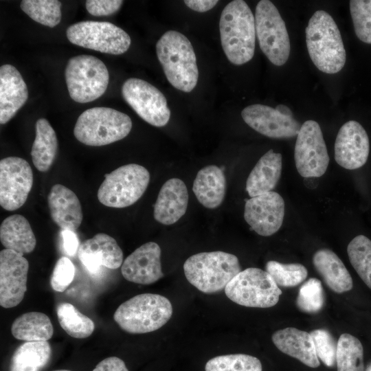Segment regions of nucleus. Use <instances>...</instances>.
Masks as SVG:
<instances>
[{
  "label": "nucleus",
  "instance_id": "nucleus-1",
  "mask_svg": "<svg viewBox=\"0 0 371 371\" xmlns=\"http://www.w3.org/2000/svg\"><path fill=\"white\" fill-rule=\"evenodd\" d=\"M223 49L236 65L251 60L256 45L255 16L245 1L234 0L223 10L219 21Z\"/></svg>",
  "mask_w": 371,
  "mask_h": 371
},
{
  "label": "nucleus",
  "instance_id": "nucleus-2",
  "mask_svg": "<svg viewBox=\"0 0 371 371\" xmlns=\"http://www.w3.org/2000/svg\"><path fill=\"white\" fill-rule=\"evenodd\" d=\"M306 43L309 56L321 71L333 74L341 70L346 54L339 30L326 12L316 11L306 27Z\"/></svg>",
  "mask_w": 371,
  "mask_h": 371
},
{
  "label": "nucleus",
  "instance_id": "nucleus-3",
  "mask_svg": "<svg viewBox=\"0 0 371 371\" xmlns=\"http://www.w3.org/2000/svg\"><path fill=\"white\" fill-rule=\"evenodd\" d=\"M156 52L168 82L180 91H192L197 84L199 70L189 39L179 32L167 31L157 41Z\"/></svg>",
  "mask_w": 371,
  "mask_h": 371
},
{
  "label": "nucleus",
  "instance_id": "nucleus-4",
  "mask_svg": "<svg viewBox=\"0 0 371 371\" xmlns=\"http://www.w3.org/2000/svg\"><path fill=\"white\" fill-rule=\"evenodd\" d=\"M183 271L188 281L198 290L214 293L225 289L241 267L235 255L216 251L190 256L183 264Z\"/></svg>",
  "mask_w": 371,
  "mask_h": 371
},
{
  "label": "nucleus",
  "instance_id": "nucleus-5",
  "mask_svg": "<svg viewBox=\"0 0 371 371\" xmlns=\"http://www.w3.org/2000/svg\"><path fill=\"white\" fill-rule=\"evenodd\" d=\"M172 314V306L168 298L158 294L143 293L121 304L113 319L123 330L143 334L162 327Z\"/></svg>",
  "mask_w": 371,
  "mask_h": 371
},
{
  "label": "nucleus",
  "instance_id": "nucleus-6",
  "mask_svg": "<svg viewBox=\"0 0 371 371\" xmlns=\"http://www.w3.org/2000/svg\"><path fill=\"white\" fill-rule=\"evenodd\" d=\"M132 128L130 117L109 107H93L78 117L74 135L81 143L101 146L126 137Z\"/></svg>",
  "mask_w": 371,
  "mask_h": 371
},
{
  "label": "nucleus",
  "instance_id": "nucleus-7",
  "mask_svg": "<svg viewBox=\"0 0 371 371\" xmlns=\"http://www.w3.org/2000/svg\"><path fill=\"white\" fill-rule=\"evenodd\" d=\"M149 181L150 173L145 167L137 164L122 166L104 175L98 199L110 207H128L142 197Z\"/></svg>",
  "mask_w": 371,
  "mask_h": 371
},
{
  "label": "nucleus",
  "instance_id": "nucleus-8",
  "mask_svg": "<svg viewBox=\"0 0 371 371\" xmlns=\"http://www.w3.org/2000/svg\"><path fill=\"white\" fill-rule=\"evenodd\" d=\"M65 77L70 97L80 103L92 102L102 96L109 80L105 64L93 56L85 54L69 60Z\"/></svg>",
  "mask_w": 371,
  "mask_h": 371
},
{
  "label": "nucleus",
  "instance_id": "nucleus-9",
  "mask_svg": "<svg viewBox=\"0 0 371 371\" xmlns=\"http://www.w3.org/2000/svg\"><path fill=\"white\" fill-rule=\"evenodd\" d=\"M227 297L247 307L269 308L279 301L282 291L266 271L250 267L238 273L225 286Z\"/></svg>",
  "mask_w": 371,
  "mask_h": 371
},
{
  "label": "nucleus",
  "instance_id": "nucleus-10",
  "mask_svg": "<svg viewBox=\"0 0 371 371\" xmlns=\"http://www.w3.org/2000/svg\"><path fill=\"white\" fill-rule=\"evenodd\" d=\"M256 32L260 47L271 63L285 64L289 57L291 45L285 23L274 4L260 1L255 12Z\"/></svg>",
  "mask_w": 371,
  "mask_h": 371
},
{
  "label": "nucleus",
  "instance_id": "nucleus-11",
  "mask_svg": "<svg viewBox=\"0 0 371 371\" xmlns=\"http://www.w3.org/2000/svg\"><path fill=\"white\" fill-rule=\"evenodd\" d=\"M71 43L102 53L119 55L130 47V36L106 21H83L71 25L66 32Z\"/></svg>",
  "mask_w": 371,
  "mask_h": 371
},
{
  "label": "nucleus",
  "instance_id": "nucleus-12",
  "mask_svg": "<svg viewBox=\"0 0 371 371\" xmlns=\"http://www.w3.org/2000/svg\"><path fill=\"white\" fill-rule=\"evenodd\" d=\"M296 169L304 178L319 177L326 171L330 158L319 124L304 122L297 135L294 150Z\"/></svg>",
  "mask_w": 371,
  "mask_h": 371
},
{
  "label": "nucleus",
  "instance_id": "nucleus-13",
  "mask_svg": "<svg viewBox=\"0 0 371 371\" xmlns=\"http://www.w3.org/2000/svg\"><path fill=\"white\" fill-rule=\"evenodd\" d=\"M125 101L135 113L148 124L162 127L170 117V111L164 95L148 82L136 78L127 79L122 87Z\"/></svg>",
  "mask_w": 371,
  "mask_h": 371
},
{
  "label": "nucleus",
  "instance_id": "nucleus-14",
  "mask_svg": "<svg viewBox=\"0 0 371 371\" xmlns=\"http://www.w3.org/2000/svg\"><path fill=\"white\" fill-rule=\"evenodd\" d=\"M244 122L259 133L273 139H288L297 135L300 124L289 108L279 104L276 108L256 104L241 112Z\"/></svg>",
  "mask_w": 371,
  "mask_h": 371
},
{
  "label": "nucleus",
  "instance_id": "nucleus-15",
  "mask_svg": "<svg viewBox=\"0 0 371 371\" xmlns=\"http://www.w3.org/2000/svg\"><path fill=\"white\" fill-rule=\"evenodd\" d=\"M33 172L29 163L19 157L0 161V205L14 211L23 205L33 185Z\"/></svg>",
  "mask_w": 371,
  "mask_h": 371
},
{
  "label": "nucleus",
  "instance_id": "nucleus-16",
  "mask_svg": "<svg viewBox=\"0 0 371 371\" xmlns=\"http://www.w3.org/2000/svg\"><path fill=\"white\" fill-rule=\"evenodd\" d=\"M29 262L15 251H0V305L9 308L23 300L27 291Z\"/></svg>",
  "mask_w": 371,
  "mask_h": 371
},
{
  "label": "nucleus",
  "instance_id": "nucleus-17",
  "mask_svg": "<svg viewBox=\"0 0 371 371\" xmlns=\"http://www.w3.org/2000/svg\"><path fill=\"white\" fill-rule=\"evenodd\" d=\"M285 212L283 198L271 191L247 200L244 218L258 234L269 236L281 227Z\"/></svg>",
  "mask_w": 371,
  "mask_h": 371
},
{
  "label": "nucleus",
  "instance_id": "nucleus-18",
  "mask_svg": "<svg viewBox=\"0 0 371 371\" xmlns=\"http://www.w3.org/2000/svg\"><path fill=\"white\" fill-rule=\"evenodd\" d=\"M334 149L335 159L339 166L348 170L358 169L368 158V135L358 122L348 121L338 131Z\"/></svg>",
  "mask_w": 371,
  "mask_h": 371
},
{
  "label": "nucleus",
  "instance_id": "nucleus-19",
  "mask_svg": "<svg viewBox=\"0 0 371 371\" xmlns=\"http://www.w3.org/2000/svg\"><path fill=\"white\" fill-rule=\"evenodd\" d=\"M160 258L159 245L148 242L126 258L122 265V274L129 282L144 285L153 284L164 276Z\"/></svg>",
  "mask_w": 371,
  "mask_h": 371
},
{
  "label": "nucleus",
  "instance_id": "nucleus-20",
  "mask_svg": "<svg viewBox=\"0 0 371 371\" xmlns=\"http://www.w3.org/2000/svg\"><path fill=\"white\" fill-rule=\"evenodd\" d=\"M78 257L86 269L93 274L104 266L111 269L119 268L123 263V252L111 236L99 233L82 242L78 249Z\"/></svg>",
  "mask_w": 371,
  "mask_h": 371
},
{
  "label": "nucleus",
  "instance_id": "nucleus-21",
  "mask_svg": "<svg viewBox=\"0 0 371 371\" xmlns=\"http://www.w3.org/2000/svg\"><path fill=\"white\" fill-rule=\"evenodd\" d=\"M188 192L180 179L172 178L161 186L154 205L155 219L165 225L178 221L186 213Z\"/></svg>",
  "mask_w": 371,
  "mask_h": 371
},
{
  "label": "nucleus",
  "instance_id": "nucleus-22",
  "mask_svg": "<svg viewBox=\"0 0 371 371\" xmlns=\"http://www.w3.org/2000/svg\"><path fill=\"white\" fill-rule=\"evenodd\" d=\"M47 204L53 221L63 230H76L82 221L83 214L79 199L62 184L54 185L47 195Z\"/></svg>",
  "mask_w": 371,
  "mask_h": 371
},
{
  "label": "nucleus",
  "instance_id": "nucleus-23",
  "mask_svg": "<svg viewBox=\"0 0 371 371\" xmlns=\"http://www.w3.org/2000/svg\"><path fill=\"white\" fill-rule=\"evenodd\" d=\"M28 98L27 85L17 69L5 64L0 67V123L10 121Z\"/></svg>",
  "mask_w": 371,
  "mask_h": 371
},
{
  "label": "nucleus",
  "instance_id": "nucleus-24",
  "mask_svg": "<svg viewBox=\"0 0 371 371\" xmlns=\"http://www.w3.org/2000/svg\"><path fill=\"white\" fill-rule=\"evenodd\" d=\"M272 341L282 352L297 359L310 368H317L318 359L310 333L289 327L272 335Z\"/></svg>",
  "mask_w": 371,
  "mask_h": 371
},
{
  "label": "nucleus",
  "instance_id": "nucleus-25",
  "mask_svg": "<svg viewBox=\"0 0 371 371\" xmlns=\"http://www.w3.org/2000/svg\"><path fill=\"white\" fill-rule=\"evenodd\" d=\"M282 157L272 149L258 161L246 181V190L251 197L271 192L281 176Z\"/></svg>",
  "mask_w": 371,
  "mask_h": 371
},
{
  "label": "nucleus",
  "instance_id": "nucleus-26",
  "mask_svg": "<svg viewBox=\"0 0 371 371\" xmlns=\"http://www.w3.org/2000/svg\"><path fill=\"white\" fill-rule=\"evenodd\" d=\"M313 264L326 284L333 291L343 293L352 289L353 282L349 271L332 250H317L313 256Z\"/></svg>",
  "mask_w": 371,
  "mask_h": 371
},
{
  "label": "nucleus",
  "instance_id": "nucleus-27",
  "mask_svg": "<svg viewBox=\"0 0 371 371\" xmlns=\"http://www.w3.org/2000/svg\"><path fill=\"white\" fill-rule=\"evenodd\" d=\"M226 190V179L221 168L214 165L207 166L197 172L192 190L205 207L214 209L223 202Z\"/></svg>",
  "mask_w": 371,
  "mask_h": 371
},
{
  "label": "nucleus",
  "instance_id": "nucleus-28",
  "mask_svg": "<svg viewBox=\"0 0 371 371\" xmlns=\"http://www.w3.org/2000/svg\"><path fill=\"white\" fill-rule=\"evenodd\" d=\"M0 240L5 249L23 255L31 253L36 245V239L30 223L21 214L9 216L2 221Z\"/></svg>",
  "mask_w": 371,
  "mask_h": 371
},
{
  "label": "nucleus",
  "instance_id": "nucleus-29",
  "mask_svg": "<svg viewBox=\"0 0 371 371\" xmlns=\"http://www.w3.org/2000/svg\"><path fill=\"white\" fill-rule=\"evenodd\" d=\"M36 136L31 149V157L35 168L47 172L53 164L58 152L56 132L45 118L38 119L35 125Z\"/></svg>",
  "mask_w": 371,
  "mask_h": 371
},
{
  "label": "nucleus",
  "instance_id": "nucleus-30",
  "mask_svg": "<svg viewBox=\"0 0 371 371\" xmlns=\"http://www.w3.org/2000/svg\"><path fill=\"white\" fill-rule=\"evenodd\" d=\"M14 337L25 341H43L52 338L54 328L49 317L41 312H28L18 317L12 323Z\"/></svg>",
  "mask_w": 371,
  "mask_h": 371
},
{
  "label": "nucleus",
  "instance_id": "nucleus-31",
  "mask_svg": "<svg viewBox=\"0 0 371 371\" xmlns=\"http://www.w3.org/2000/svg\"><path fill=\"white\" fill-rule=\"evenodd\" d=\"M52 348L47 341H26L12 355L10 371H41L48 363Z\"/></svg>",
  "mask_w": 371,
  "mask_h": 371
},
{
  "label": "nucleus",
  "instance_id": "nucleus-32",
  "mask_svg": "<svg viewBox=\"0 0 371 371\" xmlns=\"http://www.w3.org/2000/svg\"><path fill=\"white\" fill-rule=\"evenodd\" d=\"M56 314L62 328L74 338H87L94 330L95 325L92 319L70 303H60L56 308Z\"/></svg>",
  "mask_w": 371,
  "mask_h": 371
},
{
  "label": "nucleus",
  "instance_id": "nucleus-33",
  "mask_svg": "<svg viewBox=\"0 0 371 371\" xmlns=\"http://www.w3.org/2000/svg\"><path fill=\"white\" fill-rule=\"evenodd\" d=\"M336 364L337 371H364L363 348L357 337L348 333L340 335Z\"/></svg>",
  "mask_w": 371,
  "mask_h": 371
},
{
  "label": "nucleus",
  "instance_id": "nucleus-34",
  "mask_svg": "<svg viewBox=\"0 0 371 371\" xmlns=\"http://www.w3.org/2000/svg\"><path fill=\"white\" fill-rule=\"evenodd\" d=\"M347 253L357 274L371 289V240L364 235L355 236L349 243Z\"/></svg>",
  "mask_w": 371,
  "mask_h": 371
},
{
  "label": "nucleus",
  "instance_id": "nucleus-35",
  "mask_svg": "<svg viewBox=\"0 0 371 371\" xmlns=\"http://www.w3.org/2000/svg\"><path fill=\"white\" fill-rule=\"evenodd\" d=\"M21 10L32 19L43 25L54 27L60 22L61 2L57 0H23Z\"/></svg>",
  "mask_w": 371,
  "mask_h": 371
},
{
  "label": "nucleus",
  "instance_id": "nucleus-36",
  "mask_svg": "<svg viewBox=\"0 0 371 371\" xmlns=\"http://www.w3.org/2000/svg\"><path fill=\"white\" fill-rule=\"evenodd\" d=\"M205 371H262L260 361L251 355L232 354L217 356L205 364Z\"/></svg>",
  "mask_w": 371,
  "mask_h": 371
},
{
  "label": "nucleus",
  "instance_id": "nucleus-37",
  "mask_svg": "<svg viewBox=\"0 0 371 371\" xmlns=\"http://www.w3.org/2000/svg\"><path fill=\"white\" fill-rule=\"evenodd\" d=\"M265 271L276 284L281 287H294L303 282L308 276L306 268L300 263L283 264L275 260L268 261Z\"/></svg>",
  "mask_w": 371,
  "mask_h": 371
},
{
  "label": "nucleus",
  "instance_id": "nucleus-38",
  "mask_svg": "<svg viewBox=\"0 0 371 371\" xmlns=\"http://www.w3.org/2000/svg\"><path fill=\"white\" fill-rule=\"evenodd\" d=\"M324 304V293L319 280L309 278L300 288L296 299L297 308L304 313H315Z\"/></svg>",
  "mask_w": 371,
  "mask_h": 371
},
{
  "label": "nucleus",
  "instance_id": "nucleus-39",
  "mask_svg": "<svg viewBox=\"0 0 371 371\" xmlns=\"http://www.w3.org/2000/svg\"><path fill=\"white\" fill-rule=\"evenodd\" d=\"M350 11L357 38L371 44V0L350 1Z\"/></svg>",
  "mask_w": 371,
  "mask_h": 371
},
{
  "label": "nucleus",
  "instance_id": "nucleus-40",
  "mask_svg": "<svg viewBox=\"0 0 371 371\" xmlns=\"http://www.w3.org/2000/svg\"><path fill=\"white\" fill-rule=\"evenodd\" d=\"M317 357L328 367L336 363L337 341L326 329H316L310 333Z\"/></svg>",
  "mask_w": 371,
  "mask_h": 371
},
{
  "label": "nucleus",
  "instance_id": "nucleus-41",
  "mask_svg": "<svg viewBox=\"0 0 371 371\" xmlns=\"http://www.w3.org/2000/svg\"><path fill=\"white\" fill-rule=\"evenodd\" d=\"M75 276V267L67 257H61L56 262L52 271L50 284L57 292H63L71 283Z\"/></svg>",
  "mask_w": 371,
  "mask_h": 371
},
{
  "label": "nucleus",
  "instance_id": "nucleus-42",
  "mask_svg": "<svg viewBox=\"0 0 371 371\" xmlns=\"http://www.w3.org/2000/svg\"><path fill=\"white\" fill-rule=\"evenodd\" d=\"M123 1L120 0H87L85 6L87 12L95 16H108L117 12Z\"/></svg>",
  "mask_w": 371,
  "mask_h": 371
},
{
  "label": "nucleus",
  "instance_id": "nucleus-43",
  "mask_svg": "<svg viewBox=\"0 0 371 371\" xmlns=\"http://www.w3.org/2000/svg\"><path fill=\"white\" fill-rule=\"evenodd\" d=\"M93 371H128L123 360L109 357L101 361Z\"/></svg>",
  "mask_w": 371,
  "mask_h": 371
},
{
  "label": "nucleus",
  "instance_id": "nucleus-44",
  "mask_svg": "<svg viewBox=\"0 0 371 371\" xmlns=\"http://www.w3.org/2000/svg\"><path fill=\"white\" fill-rule=\"evenodd\" d=\"M63 240V249L65 253L73 256L77 251L78 247V240L77 236L73 231L63 230L62 232Z\"/></svg>",
  "mask_w": 371,
  "mask_h": 371
},
{
  "label": "nucleus",
  "instance_id": "nucleus-45",
  "mask_svg": "<svg viewBox=\"0 0 371 371\" xmlns=\"http://www.w3.org/2000/svg\"><path fill=\"white\" fill-rule=\"evenodd\" d=\"M217 0H186L185 4L191 10L199 12H205L213 8L218 3Z\"/></svg>",
  "mask_w": 371,
  "mask_h": 371
},
{
  "label": "nucleus",
  "instance_id": "nucleus-46",
  "mask_svg": "<svg viewBox=\"0 0 371 371\" xmlns=\"http://www.w3.org/2000/svg\"><path fill=\"white\" fill-rule=\"evenodd\" d=\"M53 371H71V370H53Z\"/></svg>",
  "mask_w": 371,
  "mask_h": 371
},
{
  "label": "nucleus",
  "instance_id": "nucleus-47",
  "mask_svg": "<svg viewBox=\"0 0 371 371\" xmlns=\"http://www.w3.org/2000/svg\"><path fill=\"white\" fill-rule=\"evenodd\" d=\"M369 371H371V369Z\"/></svg>",
  "mask_w": 371,
  "mask_h": 371
}]
</instances>
